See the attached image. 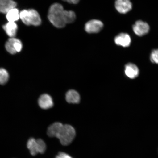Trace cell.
<instances>
[{"instance_id": "20", "label": "cell", "mask_w": 158, "mask_h": 158, "mask_svg": "<svg viewBox=\"0 0 158 158\" xmlns=\"http://www.w3.org/2000/svg\"><path fill=\"white\" fill-rule=\"evenodd\" d=\"M62 1L67 2L69 3L77 4L80 2V0H62Z\"/></svg>"}, {"instance_id": "7", "label": "cell", "mask_w": 158, "mask_h": 158, "mask_svg": "<svg viewBox=\"0 0 158 158\" xmlns=\"http://www.w3.org/2000/svg\"><path fill=\"white\" fill-rule=\"evenodd\" d=\"M134 32L138 36H142L147 34L149 30V26L147 23L139 20L133 26Z\"/></svg>"}, {"instance_id": "1", "label": "cell", "mask_w": 158, "mask_h": 158, "mask_svg": "<svg viewBox=\"0 0 158 158\" xmlns=\"http://www.w3.org/2000/svg\"><path fill=\"white\" fill-rule=\"evenodd\" d=\"M64 9L60 4H53L49 7L48 18L49 21L55 27L62 28L66 26L64 17Z\"/></svg>"}, {"instance_id": "18", "label": "cell", "mask_w": 158, "mask_h": 158, "mask_svg": "<svg viewBox=\"0 0 158 158\" xmlns=\"http://www.w3.org/2000/svg\"><path fill=\"white\" fill-rule=\"evenodd\" d=\"M150 59L152 62L158 64V49L153 51L151 53Z\"/></svg>"}, {"instance_id": "15", "label": "cell", "mask_w": 158, "mask_h": 158, "mask_svg": "<svg viewBox=\"0 0 158 158\" xmlns=\"http://www.w3.org/2000/svg\"><path fill=\"white\" fill-rule=\"evenodd\" d=\"M6 18L9 22H15L20 18L19 13L18 9L15 8L12 9L6 13Z\"/></svg>"}, {"instance_id": "8", "label": "cell", "mask_w": 158, "mask_h": 158, "mask_svg": "<svg viewBox=\"0 0 158 158\" xmlns=\"http://www.w3.org/2000/svg\"><path fill=\"white\" fill-rule=\"evenodd\" d=\"M115 8L118 12L125 14L132 9V5L130 0H116Z\"/></svg>"}, {"instance_id": "3", "label": "cell", "mask_w": 158, "mask_h": 158, "mask_svg": "<svg viewBox=\"0 0 158 158\" xmlns=\"http://www.w3.org/2000/svg\"><path fill=\"white\" fill-rule=\"evenodd\" d=\"M19 17L26 25L39 26L41 24L40 16L35 9L23 10L19 13Z\"/></svg>"}, {"instance_id": "16", "label": "cell", "mask_w": 158, "mask_h": 158, "mask_svg": "<svg viewBox=\"0 0 158 158\" xmlns=\"http://www.w3.org/2000/svg\"><path fill=\"white\" fill-rule=\"evenodd\" d=\"M64 22L66 24L67 23H71L74 22L76 20V16L73 11L64 10Z\"/></svg>"}, {"instance_id": "11", "label": "cell", "mask_w": 158, "mask_h": 158, "mask_svg": "<svg viewBox=\"0 0 158 158\" xmlns=\"http://www.w3.org/2000/svg\"><path fill=\"white\" fill-rule=\"evenodd\" d=\"M16 6V3L13 0H0V13L6 14Z\"/></svg>"}, {"instance_id": "17", "label": "cell", "mask_w": 158, "mask_h": 158, "mask_svg": "<svg viewBox=\"0 0 158 158\" xmlns=\"http://www.w3.org/2000/svg\"><path fill=\"white\" fill-rule=\"evenodd\" d=\"M9 74L7 71L3 68H0V84L6 83L9 79Z\"/></svg>"}, {"instance_id": "5", "label": "cell", "mask_w": 158, "mask_h": 158, "mask_svg": "<svg viewBox=\"0 0 158 158\" xmlns=\"http://www.w3.org/2000/svg\"><path fill=\"white\" fill-rule=\"evenodd\" d=\"M23 47V44L21 40L15 37L10 38L5 44L6 50L11 54H15L20 52Z\"/></svg>"}, {"instance_id": "9", "label": "cell", "mask_w": 158, "mask_h": 158, "mask_svg": "<svg viewBox=\"0 0 158 158\" xmlns=\"http://www.w3.org/2000/svg\"><path fill=\"white\" fill-rule=\"evenodd\" d=\"M39 105L41 108L47 110L52 108L54 105L52 98L49 95L44 94L40 97L38 100Z\"/></svg>"}, {"instance_id": "10", "label": "cell", "mask_w": 158, "mask_h": 158, "mask_svg": "<svg viewBox=\"0 0 158 158\" xmlns=\"http://www.w3.org/2000/svg\"><path fill=\"white\" fill-rule=\"evenodd\" d=\"M116 44L123 47L129 46L131 42V38L127 33H121L118 35L114 39Z\"/></svg>"}, {"instance_id": "13", "label": "cell", "mask_w": 158, "mask_h": 158, "mask_svg": "<svg viewBox=\"0 0 158 158\" xmlns=\"http://www.w3.org/2000/svg\"><path fill=\"white\" fill-rule=\"evenodd\" d=\"M3 28L7 35L10 38L15 37L16 35L18 26L15 22H9L3 26Z\"/></svg>"}, {"instance_id": "12", "label": "cell", "mask_w": 158, "mask_h": 158, "mask_svg": "<svg viewBox=\"0 0 158 158\" xmlns=\"http://www.w3.org/2000/svg\"><path fill=\"white\" fill-rule=\"evenodd\" d=\"M139 72V69L135 64L129 63L126 65L125 73L128 78L130 79L135 78L138 76Z\"/></svg>"}, {"instance_id": "2", "label": "cell", "mask_w": 158, "mask_h": 158, "mask_svg": "<svg viewBox=\"0 0 158 158\" xmlns=\"http://www.w3.org/2000/svg\"><path fill=\"white\" fill-rule=\"evenodd\" d=\"M76 135V131L72 126L62 124L55 137L58 138L62 145L67 146L73 141Z\"/></svg>"}, {"instance_id": "14", "label": "cell", "mask_w": 158, "mask_h": 158, "mask_svg": "<svg viewBox=\"0 0 158 158\" xmlns=\"http://www.w3.org/2000/svg\"><path fill=\"white\" fill-rule=\"evenodd\" d=\"M66 99L69 103L77 104L80 102V95L77 91L70 90L66 94Z\"/></svg>"}, {"instance_id": "19", "label": "cell", "mask_w": 158, "mask_h": 158, "mask_svg": "<svg viewBox=\"0 0 158 158\" xmlns=\"http://www.w3.org/2000/svg\"><path fill=\"white\" fill-rule=\"evenodd\" d=\"M55 158H73L70 155L64 152L59 153Z\"/></svg>"}, {"instance_id": "4", "label": "cell", "mask_w": 158, "mask_h": 158, "mask_svg": "<svg viewBox=\"0 0 158 158\" xmlns=\"http://www.w3.org/2000/svg\"><path fill=\"white\" fill-rule=\"evenodd\" d=\"M27 147L32 156H35L38 153H44L46 149V144L42 139H35L33 138L28 140Z\"/></svg>"}, {"instance_id": "6", "label": "cell", "mask_w": 158, "mask_h": 158, "mask_svg": "<svg viewBox=\"0 0 158 158\" xmlns=\"http://www.w3.org/2000/svg\"><path fill=\"white\" fill-rule=\"evenodd\" d=\"M103 27V23L98 20L93 19L88 22L85 26V30L88 33L99 32Z\"/></svg>"}]
</instances>
